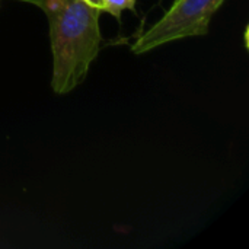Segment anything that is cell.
<instances>
[{
	"mask_svg": "<svg viewBox=\"0 0 249 249\" xmlns=\"http://www.w3.org/2000/svg\"><path fill=\"white\" fill-rule=\"evenodd\" d=\"M50 23L53 51L51 88L64 95L79 86L101 45V9L85 0H32Z\"/></svg>",
	"mask_w": 249,
	"mask_h": 249,
	"instance_id": "cell-1",
	"label": "cell"
},
{
	"mask_svg": "<svg viewBox=\"0 0 249 249\" xmlns=\"http://www.w3.org/2000/svg\"><path fill=\"white\" fill-rule=\"evenodd\" d=\"M225 0H175L163 16L143 32L131 45L134 54H144L163 44L203 36L209 32L212 16Z\"/></svg>",
	"mask_w": 249,
	"mask_h": 249,
	"instance_id": "cell-2",
	"label": "cell"
},
{
	"mask_svg": "<svg viewBox=\"0 0 249 249\" xmlns=\"http://www.w3.org/2000/svg\"><path fill=\"white\" fill-rule=\"evenodd\" d=\"M134 4L136 0H102V10L109 12L115 18H120L123 10L133 9Z\"/></svg>",
	"mask_w": 249,
	"mask_h": 249,
	"instance_id": "cell-3",
	"label": "cell"
},
{
	"mask_svg": "<svg viewBox=\"0 0 249 249\" xmlns=\"http://www.w3.org/2000/svg\"><path fill=\"white\" fill-rule=\"evenodd\" d=\"M85 1H88L89 4H92L95 7H99L102 10V0H85Z\"/></svg>",
	"mask_w": 249,
	"mask_h": 249,
	"instance_id": "cell-4",
	"label": "cell"
}]
</instances>
